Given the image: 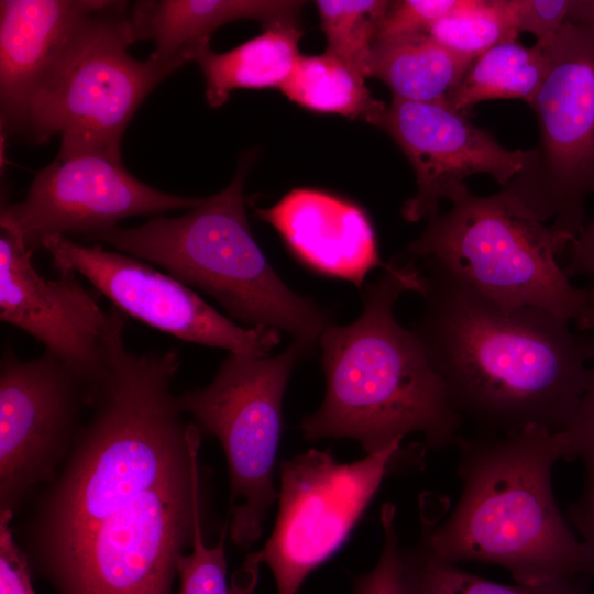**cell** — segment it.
<instances>
[{"label":"cell","mask_w":594,"mask_h":594,"mask_svg":"<svg viewBox=\"0 0 594 594\" xmlns=\"http://www.w3.org/2000/svg\"><path fill=\"white\" fill-rule=\"evenodd\" d=\"M124 324L111 315L92 416L37 527L41 568L57 594H172L202 517V437L172 391L178 352L130 351Z\"/></svg>","instance_id":"cell-1"},{"label":"cell","mask_w":594,"mask_h":594,"mask_svg":"<svg viewBox=\"0 0 594 594\" xmlns=\"http://www.w3.org/2000/svg\"><path fill=\"white\" fill-rule=\"evenodd\" d=\"M422 309L410 329L454 410L484 436L563 431L585 391L594 337L549 312L508 307L417 264Z\"/></svg>","instance_id":"cell-2"},{"label":"cell","mask_w":594,"mask_h":594,"mask_svg":"<svg viewBox=\"0 0 594 594\" xmlns=\"http://www.w3.org/2000/svg\"><path fill=\"white\" fill-rule=\"evenodd\" d=\"M422 286L415 261H392L364 285L361 315L323 331L319 344L326 395L301 422L306 439H353L366 454L410 433H420L429 448L457 444L463 420L418 338L395 316L399 297L420 294Z\"/></svg>","instance_id":"cell-3"},{"label":"cell","mask_w":594,"mask_h":594,"mask_svg":"<svg viewBox=\"0 0 594 594\" xmlns=\"http://www.w3.org/2000/svg\"><path fill=\"white\" fill-rule=\"evenodd\" d=\"M455 446L459 501L437 526L422 522L420 540L436 556L496 564L526 585L594 574L552 488V469L565 455L561 432L461 436Z\"/></svg>","instance_id":"cell-4"},{"label":"cell","mask_w":594,"mask_h":594,"mask_svg":"<svg viewBox=\"0 0 594 594\" xmlns=\"http://www.w3.org/2000/svg\"><path fill=\"white\" fill-rule=\"evenodd\" d=\"M245 175L240 164L223 190L183 216L116 226L87 239L163 267L215 298L244 328L287 332L310 355L333 314L288 287L264 255L248 220Z\"/></svg>","instance_id":"cell-5"},{"label":"cell","mask_w":594,"mask_h":594,"mask_svg":"<svg viewBox=\"0 0 594 594\" xmlns=\"http://www.w3.org/2000/svg\"><path fill=\"white\" fill-rule=\"evenodd\" d=\"M450 201L408 245L410 260L502 305L549 312L580 332L594 329V288L572 284L557 261L563 249L554 233L516 195L479 196L463 185Z\"/></svg>","instance_id":"cell-6"},{"label":"cell","mask_w":594,"mask_h":594,"mask_svg":"<svg viewBox=\"0 0 594 594\" xmlns=\"http://www.w3.org/2000/svg\"><path fill=\"white\" fill-rule=\"evenodd\" d=\"M127 2L109 1L79 25L29 103L20 128L37 144L62 135L61 147L121 156L123 132L145 97L185 63L135 59Z\"/></svg>","instance_id":"cell-7"},{"label":"cell","mask_w":594,"mask_h":594,"mask_svg":"<svg viewBox=\"0 0 594 594\" xmlns=\"http://www.w3.org/2000/svg\"><path fill=\"white\" fill-rule=\"evenodd\" d=\"M546 77L529 105L539 142L522 170L504 188L549 226L564 250L585 226L594 193V21L566 23L536 42Z\"/></svg>","instance_id":"cell-8"},{"label":"cell","mask_w":594,"mask_h":594,"mask_svg":"<svg viewBox=\"0 0 594 594\" xmlns=\"http://www.w3.org/2000/svg\"><path fill=\"white\" fill-rule=\"evenodd\" d=\"M307 356L295 342L276 356L229 353L204 388L177 395L201 437L219 440L231 486L230 537L241 549L262 535L277 501L274 484L283 430V398L292 371Z\"/></svg>","instance_id":"cell-9"},{"label":"cell","mask_w":594,"mask_h":594,"mask_svg":"<svg viewBox=\"0 0 594 594\" xmlns=\"http://www.w3.org/2000/svg\"><path fill=\"white\" fill-rule=\"evenodd\" d=\"M414 449L396 442L351 463L311 449L280 463L276 522L253 552L272 571L277 594H297L343 546L386 476L422 451L406 455Z\"/></svg>","instance_id":"cell-10"},{"label":"cell","mask_w":594,"mask_h":594,"mask_svg":"<svg viewBox=\"0 0 594 594\" xmlns=\"http://www.w3.org/2000/svg\"><path fill=\"white\" fill-rule=\"evenodd\" d=\"M205 198L167 194L133 177L121 156L89 147H59L36 173L25 199L1 208L0 224L34 252L52 237H87L133 216L191 210Z\"/></svg>","instance_id":"cell-11"},{"label":"cell","mask_w":594,"mask_h":594,"mask_svg":"<svg viewBox=\"0 0 594 594\" xmlns=\"http://www.w3.org/2000/svg\"><path fill=\"white\" fill-rule=\"evenodd\" d=\"M42 246L59 272L84 276L120 312L185 342L254 356H268L280 342V331L238 324L188 285L140 258L67 237L48 238Z\"/></svg>","instance_id":"cell-12"},{"label":"cell","mask_w":594,"mask_h":594,"mask_svg":"<svg viewBox=\"0 0 594 594\" xmlns=\"http://www.w3.org/2000/svg\"><path fill=\"white\" fill-rule=\"evenodd\" d=\"M92 386L67 362L46 351L21 360L4 348L0 361V501L11 510L54 469L76 439Z\"/></svg>","instance_id":"cell-13"},{"label":"cell","mask_w":594,"mask_h":594,"mask_svg":"<svg viewBox=\"0 0 594 594\" xmlns=\"http://www.w3.org/2000/svg\"><path fill=\"white\" fill-rule=\"evenodd\" d=\"M373 125L396 142L415 170L416 195L402 209L411 222L437 215L440 201L471 175L487 174L506 187L528 157L527 150L504 147L449 105L392 98Z\"/></svg>","instance_id":"cell-14"},{"label":"cell","mask_w":594,"mask_h":594,"mask_svg":"<svg viewBox=\"0 0 594 594\" xmlns=\"http://www.w3.org/2000/svg\"><path fill=\"white\" fill-rule=\"evenodd\" d=\"M0 234V319L21 329L79 372L95 388L106 371L109 315L72 271L50 279L33 251L7 226Z\"/></svg>","instance_id":"cell-15"},{"label":"cell","mask_w":594,"mask_h":594,"mask_svg":"<svg viewBox=\"0 0 594 594\" xmlns=\"http://www.w3.org/2000/svg\"><path fill=\"white\" fill-rule=\"evenodd\" d=\"M255 216L279 233L292 254L312 272L352 283L362 292L380 257L376 234L366 212L333 194L295 188Z\"/></svg>","instance_id":"cell-16"},{"label":"cell","mask_w":594,"mask_h":594,"mask_svg":"<svg viewBox=\"0 0 594 594\" xmlns=\"http://www.w3.org/2000/svg\"><path fill=\"white\" fill-rule=\"evenodd\" d=\"M109 0H1V129L20 130L26 109L68 42Z\"/></svg>","instance_id":"cell-17"},{"label":"cell","mask_w":594,"mask_h":594,"mask_svg":"<svg viewBox=\"0 0 594 594\" xmlns=\"http://www.w3.org/2000/svg\"><path fill=\"white\" fill-rule=\"evenodd\" d=\"M304 4L295 0L138 1L130 14L136 41L154 42L151 57L186 63L194 52L210 45L211 34L229 22L253 19L265 26L298 19Z\"/></svg>","instance_id":"cell-18"},{"label":"cell","mask_w":594,"mask_h":594,"mask_svg":"<svg viewBox=\"0 0 594 594\" xmlns=\"http://www.w3.org/2000/svg\"><path fill=\"white\" fill-rule=\"evenodd\" d=\"M262 34L224 53L210 45L190 55L204 75L206 100L219 108L237 89L280 88L298 57L304 32L298 19L267 24Z\"/></svg>","instance_id":"cell-19"},{"label":"cell","mask_w":594,"mask_h":594,"mask_svg":"<svg viewBox=\"0 0 594 594\" xmlns=\"http://www.w3.org/2000/svg\"><path fill=\"white\" fill-rule=\"evenodd\" d=\"M475 59L428 33L406 35L375 42L367 78L383 81L396 99L448 105Z\"/></svg>","instance_id":"cell-20"},{"label":"cell","mask_w":594,"mask_h":594,"mask_svg":"<svg viewBox=\"0 0 594 594\" xmlns=\"http://www.w3.org/2000/svg\"><path fill=\"white\" fill-rule=\"evenodd\" d=\"M365 80L362 72L324 52L300 55L279 89L290 101L310 111L374 124L387 105L372 96Z\"/></svg>","instance_id":"cell-21"},{"label":"cell","mask_w":594,"mask_h":594,"mask_svg":"<svg viewBox=\"0 0 594 594\" xmlns=\"http://www.w3.org/2000/svg\"><path fill=\"white\" fill-rule=\"evenodd\" d=\"M547 68L539 44L528 47L518 40L501 42L474 61L448 105L465 116L473 106L488 100L520 99L530 105Z\"/></svg>","instance_id":"cell-22"},{"label":"cell","mask_w":594,"mask_h":594,"mask_svg":"<svg viewBox=\"0 0 594 594\" xmlns=\"http://www.w3.org/2000/svg\"><path fill=\"white\" fill-rule=\"evenodd\" d=\"M403 562L408 594H588L587 576L537 585L497 583L439 558L421 540L403 549Z\"/></svg>","instance_id":"cell-23"},{"label":"cell","mask_w":594,"mask_h":594,"mask_svg":"<svg viewBox=\"0 0 594 594\" xmlns=\"http://www.w3.org/2000/svg\"><path fill=\"white\" fill-rule=\"evenodd\" d=\"M428 34L447 48L477 58L494 45L518 40L510 0H463Z\"/></svg>","instance_id":"cell-24"},{"label":"cell","mask_w":594,"mask_h":594,"mask_svg":"<svg viewBox=\"0 0 594 594\" xmlns=\"http://www.w3.org/2000/svg\"><path fill=\"white\" fill-rule=\"evenodd\" d=\"M391 1L386 0H317L327 50L362 72L367 67L380 23Z\"/></svg>","instance_id":"cell-25"},{"label":"cell","mask_w":594,"mask_h":594,"mask_svg":"<svg viewBox=\"0 0 594 594\" xmlns=\"http://www.w3.org/2000/svg\"><path fill=\"white\" fill-rule=\"evenodd\" d=\"M202 517L195 525L191 552L177 561L178 590L174 594H231L227 580L226 536L222 528L218 544L207 547L204 539Z\"/></svg>","instance_id":"cell-26"},{"label":"cell","mask_w":594,"mask_h":594,"mask_svg":"<svg viewBox=\"0 0 594 594\" xmlns=\"http://www.w3.org/2000/svg\"><path fill=\"white\" fill-rule=\"evenodd\" d=\"M516 30L531 33L537 42L566 23L594 21V0H510Z\"/></svg>","instance_id":"cell-27"},{"label":"cell","mask_w":594,"mask_h":594,"mask_svg":"<svg viewBox=\"0 0 594 594\" xmlns=\"http://www.w3.org/2000/svg\"><path fill=\"white\" fill-rule=\"evenodd\" d=\"M381 524L384 535L381 556L370 572L355 580L353 594H408L394 504L382 506Z\"/></svg>","instance_id":"cell-28"},{"label":"cell","mask_w":594,"mask_h":594,"mask_svg":"<svg viewBox=\"0 0 594 594\" xmlns=\"http://www.w3.org/2000/svg\"><path fill=\"white\" fill-rule=\"evenodd\" d=\"M463 0L391 1L377 31L376 41L428 33L440 19L454 12Z\"/></svg>","instance_id":"cell-29"},{"label":"cell","mask_w":594,"mask_h":594,"mask_svg":"<svg viewBox=\"0 0 594 594\" xmlns=\"http://www.w3.org/2000/svg\"><path fill=\"white\" fill-rule=\"evenodd\" d=\"M11 510L0 514V594H34L25 557L16 547L11 529Z\"/></svg>","instance_id":"cell-30"},{"label":"cell","mask_w":594,"mask_h":594,"mask_svg":"<svg viewBox=\"0 0 594 594\" xmlns=\"http://www.w3.org/2000/svg\"><path fill=\"white\" fill-rule=\"evenodd\" d=\"M561 433L565 446L564 460L582 459L584 462H594V366L590 369L579 407Z\"/></svg>","instance_id":"cell-31"},{"label":"cell","mask_w":594,"mask_h":594,"mask_svg":"<svg viewBox=\"0 0 594 594\" xmlns=\"http://www.w3.org/2000/svg\"><path fill=\"white\" fill-rule=\"evenodd\" d=\"M584 469L582 492L569 506L566 519L580 534L594 570V462L585 461Z\"/></svg>","instance_id":"cell-32"},{"label":"cell","mask_w":594,"mask_h":594,"mask_svg":"<svg viewBox=\"0 0 594 594\" xmlns=\"http://www.w3.org/2000/svg\"><path fill=\"white\" fill-rule=\"evenodd\" d=\"M568 248L569 262L563 267L565 274L570 278L583 277L588 280V287L594 288V217L585 222L581 233Z\"/></svg>","instance_id":"cell-33"},{"label":"cell","mask_w":594,"mask_h":594,"mask_svg":"<svg viewBox=\"0 0 594 594\" xmlns=\"http://www.w3.org/2000/svg\"><path fill=\"white\" fill-rule=\"evenodd\" d=\"M261 565L254 553L249 554L242 568L232 574L231 594H255Z\"/></svg>","instance_id":"cell-34"}]
</instances>
